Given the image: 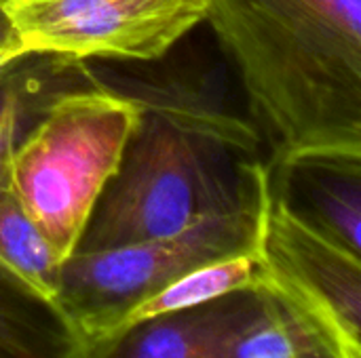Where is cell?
<instances>
[{"mask_svg": "<svg viewBox=\"0 0 361 358\" xmlns=\"http://www.w3.org/2000/svg\"><path fill=\"white\" fill-rule=\"evenodd\" d=\"M131 97L135 124L74 251L169 236L269 200V156L250 120L186 82Z\"/></svg>", "mask_w": 361, "mask_h": 358, "instance_id": "6da1fadb", "label": "cell"}, {"mask_svg": "<svg viewBox=\"0 0 361 358\" xmlns=\"http://www.w3.org/2000/svg\"><path fill=\"white\" fill-rule=\"evenodd\" d=\"M273 152L361 150V0H203Z\"/></svg>", "mask_w": 361, "mask_h": 358, "instance_id": "7a4b0ae2", "label": "cell"}, {"mask_svg": "<svg viewBox=\"0 0 361 358\" xmlns=\"http://www.w3.org/2000/svg\"><path fill=\"white\" fill-rule=\"evenodd\" d=\"M135 118V99L99 80L55 99L15 150L11 188L61 262L76 249Z\"/></svg>", "mask_w": 361, "mask_h": 358, "instance_id": "3957f363", "label": "cell"}, {"mask_svg": "<svg viewBox=\"0 0 361 358\" xmlns=\"http://www.w3.org/2000/svg\"><path fill=\"white\" fill-rule=\"evenodd\" d=\"M267 205L205 217L176 234L99 251H74L57 270L53 300L85 344L99 342L125 312L182 274L258 249Z\"/></svg>", "mask_w": 361, "mask_h": 358, "instance_id": "277c9868", "label": "cell"}, {"mask_svg": "<svg viewBox=\"0 0 361 358\" xmlns=\"http://www.w3.org/2000/svg\"><path fill=\"white\" fill-rule=\"evenodd\" d=\"M23 51L161 59L205 17L203 0H2Z\"/></svg>", "mask_w": 361, "mask_h": 358, "instance_id": "5b68a950", "label": "cell"}, {"mask_svg": "<svg viewBox=\"0 0 361 358\" xmlns=\"http://www.w3.org/2000/svg\"><path fill=\"white\" fill-rule=\"evenodd\" d=\"M262 279L361 348V257L296 222L269 198L258 249Z\"/></svg>", "mask_w": 361, "mask_h": 358, "instance_id": "8992f818", "label": "cell"}, {"mask_svg": "<svg viewBox=\"0 0 361 358\" xmlns=\"http://www.w3.org/2000/svg\"><path fill=\"white\" fill-rule=\"evenodd\" d=\"M207 358H361V348L262 279L220 298Z\"/></svg>", "mask_w": 361, "mask_h": 358, "instance_id": "52a82bcc", "label": "cell"}, {"mask_svg": "<svg viewBox=\"0 0 361 358\" xmlns=\"http://www.w3.org/2000/svg\"><path fill=\"white\" fill-rule=\"evenodd\" d=\"M267 184L296 222L361 257V150L273 152Z\"/></svg>", "mask_w": 361, "mask_h": 358, "instance_id": "ba28073f", "label": "cell"}, {"mask_svg": "<svg viewBox=\"0 0 361 358\" xmlns=\"http://www.w3.org/2000/svg\"><path fill=\"white\" fill-rule=\"evenodd\" d=\"M87 61L21 51L0 65V186L11 184V160L19 143L63 93L97 84Z\"/></svg>", "mask_w": 361, "mask_h": 358, "instance_id": "9c48e42d", "label": "cell"}, {"mask_svg": "<svg viewBox=\"0 0 361 358\" xmlns=\"http://www.w3.org/2000/svg\"><path fill=\"white\" fill-rule=\"evenodd\" d=\"M85 348L57 302L0 264V358H80Z\"/></svg>", "mask_w": 361, "mask_h": 358, "instance_id": "30bf717a", "label": "cell"}, {"mask_svg": "<svg viewBox=\"0 0 361 358\" xmlns=\"http://www.w3.org/2000/svg\"><path fill=\"white\" fill-rule=\"evenodd\" d=\"M220 298L207 304L137 321L95 344L80 358H207Z\"/></svg>", "mask_w": 361, "mask_h": 358, "instance_id": "8fae6325", "label": "cell"}, {"mask_svg": "<svg viewBox=\"0 0 361 358\" xmlns=\"http://www.w3.org/2000/svg\"><path fill=\"white\" fill-rule=\"evenodd\" d=\"M258 281H262V270H260L256 251L199 266V268L182 274L180 279H176L161 291L152 293L150 298H146L144 302L133 306L129 312H125L121 317V321L104 338H108L137 321H144V319L180 312V310H188V308L207 304L226 293L250 287Z\"/></svg>", "mask_w": 361, "mask_h": 358, "instance_id": "7c38bea8", "label": "cell"}, {"mask_svg": "<svg viewBox=\"0 0 361 358\" xmlns=\"http://www.w3.org/2000/svg\"><path fill=\"white\" fill-rule=\"evenodd\" d=\"M0 264L53 298L61 260L55 255L11 184L0 186Z\"/></svg>", "mask_w": 361, "mask_h": 358, "instance_id": "4fadbf2b", "label": "cell"}, {"mask_svg": "<svg viewBox=\"0 0 361 358\" xmlns=\"http://www.w3.org/2000/svg\"><path fill=\"white\" fill-rule=\"evenodd\" d=\"M21 44L17 40V34L2 8V2H0V55L2 53H21Z\"/></svg>", "mask_w": 361, "mask_h": 358, "instance_id": "5bb4252c", "label": "cell"}, {"mask_svg": "<svg viewBox=\"0 0 361 358\" xmlns=\"http://www.w3.org/2000/svg\"><path fill=\"white\" fill-rule=\"evenodd\" d=\"M0 2H2V0H0Z\"/></svg>", "mask_w": 361, "mask_h": 358, "instance_id": "9a60e30c", "label": "cell"}]
</instances>
